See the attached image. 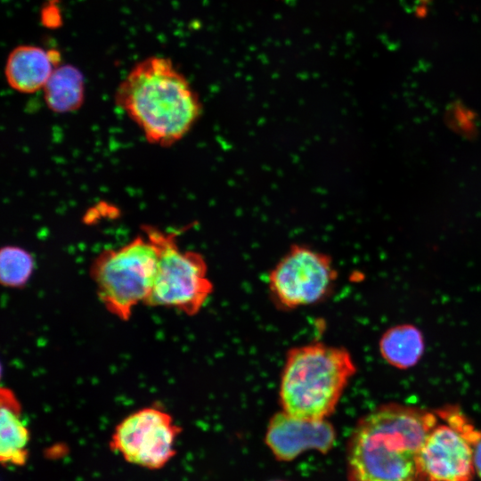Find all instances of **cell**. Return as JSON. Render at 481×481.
Segmentation results:
<instances>
[{
  "instance_id": "cell-1",
  "label": "cell",
  "mask_w": 481,
  "mask_h": 481,
  "mask_svg": "<svg viewBox=\"0 0 481 481\" xmlns=\"http://www.w3.org/2000/svg\"><path fill=\"white\" fill-rule=\"evenodd\" d=\"M437 423L435 413L398 404L365 414L347 442L348 481H426L420 454Z\"/></svg>"
},
{
  "instance_id": "cell-2",
  "label": "cell",
  "mask_w": 481,
  "mask_h": 481,
  "mask_svg": "<svg viewBox=\"0 0 481 481\" xmlns=\"http://www.w3.org/2000/svg\"><path fill=\"white\" fill-rule=\"evenodd\" d=\"M115 102L150 143L162 147L181 140L201 110L187 79L171 61L160 57L137 63L118 87Z\"/></svg>"
},
{
  "instance_id": "cell-3",
  "label": "cell",
  "mask_w": 481,
  "mask_h": 481,
  "mask_svg": "<svg viewBox=\"0 0 481 481\" xmlns=\"http://www.w3.org/2000/svg\"><path fill=\"white\" fill-rule=\"evenodd\" d=\"M355 371L352 356L343 347L313 342L291 348L280 381L281 411L304 420H327Z\"/></svg>"
},
{
  "instance_id": "cell-4",
  "label": "cell",
  "mask_w": 481,
  "mask_h": 481,
  "mask_svg": "<svg viewBox=\"0 0 481 481\" xmlns=\"http://www.w3.org/2000/svg\"><path fill=\"white\" fill-rule=\"evenodd\" d=\"M159 255L151 241L137 236L118 249L102 250L93 261L90 273L100 301L122 321L146 303L158 269Z\"/></svg>"
},
{
  "instance_id": "cell-5",
  "label": "cell",
  "mask_w": 481,
  "mask_h": 481,
  "mask_svg": "<svg viewBox=\"0 0 481 481\" xmlns=\"http://www.w3.org/2000/svg\"><path fill=\"white\" fill-rule=\"evenodd\" d=\"M143 232L159 255L154 284L145 305L197 314L213 292L204 257L196 251L182 250L175 233L151 225L143 226Z\"/></svg>"
},
{
  "instance_id": "cell-6",
  "label": "cell",
  "mask_w": 481,
  "mask_h": 481,
  "mask_svg": "<svg viewBox=\"0 0 481 481\" xmlns=\"http://www.w3.org/2000/svg\"><path fill=\"white\" fill-rule=\"evenodd\" d=\"M336 280L328 255L295 244L270 272L268 287L278 307L292 310L327 298Z\"/></svg>"
},
{
  "instance_id": "cell-7",
  "label": "cell",
  "mask_w": 481,
  "mask_h": 481,
  "mask_svg": "<svg viewBox=\"0 0 481 481\" xmlns=\"http://www.w3.org/2000/svg\"><path fill=\"white\" fill-rule=\"evenodd\" d=\"M181 430L168 412L145 407L116 426L110 447L129 463L159 469L175 454V442Z\"/></svg>"
},
{
  "instance_id": "cell-8",
  "label": "cell",
  "mask_w": 481,
  "mask_h": 481,
  "mask_svg": "<svg viewBox=\"0 0 481 481\" xmlns=\"http://www.w3.org/2000/svg\"><path fill=\"white\" fill-rule=\"evenodd\" d=\"M420 459L426 481H471L476 474L472 442L447 423L430 431Z\"/></svg>"
},
{
  "instance_id": "cell-9",
  "label": "cell",
  "mask_w": 481,
  "mask_h": 481,
  "mask_svg": "<svg viewBox=\"0 0 481 481\" xmlns=\"http://www.w3.org/2000/svg\"><path fill=\"white\" fill-rule=\"evenodd\" d=\"M265 441L278 461H290L310 450L327 453L334 446L336 432L327 420H304L281 411L269 420Z\"/></svg>"
},
{
  "instance_id": "cell-10",
  "label": "cell",
  "mask_w": 481,
  "mask_h": 481,
  "mask_svg": "<svg viewBox=\"0 0 481 481\" xmlns=\"http://www.w3.org/2000/svg\"><path fill=\"white\" fill-rule=\"evenodd\" d=\"M61 55L56 50L20 45L9 54L6 80L20 93H34L44 88L53 72L59 67Z\"/></svg>"
},
{
  "instance_id": "cell-11",
  "label": "cell",
  "mask_w": 481,
  "mask_h": 481,
  "mask_svg": "<svg viewBox=\"0 0 481 481\" xmlns=\"http://www.w3.org/2000/svg\"><path fill=\"white\" fill-rule=\"evenodd\" d=\"M29 430L21 418V405L7 387L0 391V460L3 465L22 466L29 457Z\"/></svg>"
},
{
  "instance_id": "cell-12",
  "label": "cell",
  "mask_w": 481,
  "mask_h": 481,
  "mask_svg": "<svg viewBox=\"0 0 481 481\" xmlns=\"http://www.w3.org/2000/svg\"><path fill=\"white\" fill-rule=\"evenodd\" d=\"M45 101L50 110L58 113L77 110L84 102V78L71 65L59 66L44 86Z\"/></svg>"
},
{
  "instance_id": "cell-13",
  "label": "cell",
  "mask_w": 481,
  "mask_h": 481,
  "mask_svg": "<svg viewBox=\"0 0 481 481\" xmlns=\"http://www.w3.org/2000/svg\"><path fill=\"white\" fill-rule=\"evenodd\" d=\"M379 349L387 362L405 369L418 363L423 353L424 343L417 328L401 325L388 330L383 335Z\"/></svg>"
},
{
  "instance_id": "cell-14",
  "label": "cell",
  "mask_w": 481,
  "mask_h": 481,
  "mask_svg": "<svg viewBox=\"0 0 481 481\" xmlns=\"http://www.w3.org/2000/svg\"><path fill=\"white\" fill-rule=\"evenodd\" d=\"M34 269L32 256L24 249L6 246L0 252V281L9 288L27 283Z\"/></svg>"
},
{
  "instance_id": "cell-15",
  "label": "cell",
  "mask_w": 481,
  "mask_h": 481,
  "mask_svg": "<svg viewBox=\"0 0 481 481\" xmlns=\"http://www.w3.org/2000/svg\"><path fill=\"white\" fill-rule=\"evenodd\" d=\"M473 462L475 472L481 478V438L473 446Z\"/></svg>"
},
{
  "instance_id": "cell-16",
  "label": "cell",
  "mask_w": 481,
  "mask_h": 481,
  "mask_svg": "<svg viewBox=\"0 0 481 481\" xmlns=\"http://www.w3.org/2000/svg\"><path fill=\"white\" fill-rule=\"evenodd\" d=\"M275 481H282V480H275Z\"/></svg>"
}]
</instances>
